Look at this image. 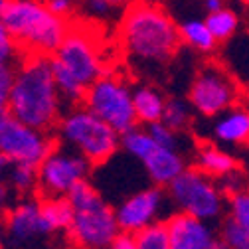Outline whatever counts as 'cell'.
<instances>
[{
    "label": "cell",
    "mask_w": 249,
    "mask_h": 249,
    "mask_svg": "<svg viewBox=\"0 0 249 249\" xmlns=\"http://www.w3.org/2000/svg\"><path fill=\"white\" fill-rule=\"evenodd\" d=\"M194 166L210 174L215 180H226L239 170V162L233 154L217 142H202L194 152Z\"/></svg>",
    "instance_id": "obj_17"
},
{
    "label": "cell",
    "mask_w": 249,
    "mask_h": 249,
    "mask_svg": "<svg viewBox=\"0 0 249 249\" xmlns=\"http://www.w3.org/2000/svg\"><path fill=\"white\" fill-rule=\"evenodd\" d=\"M14 77H16V64H0V115L8 113Z\"/></svg>",
    "instance_id": "obj_30"
},
{
    "label": "cell",
    "mask_w": 249,
    "mask_h": 249,
    "mask_svg": "<svg viewBox=\"0 0 249 249\" xmlns=\"http://www.w3.org/2000/svg\"><path fill=\"white\" fill-rule=\"evenodd\" d=\"M4 243H6V233H4L2 222H0V249H4Z\"/></svg>",
    "instance_id": "obj_38"
},
{
    "label": "cell",
    "mask_w": 249,
    "mask_h": 249,
    "mask_svg": "<svg viewBox=\"0 0 249 249\" xmlns=\"http://www.w3.org/2000/svg\"><path fill=\"white\" fill-rule=\"evenodd\" d=\"M228 44H230V50H233L235 55H237V59H235L237 68H233L230 71L231 73H237L235 77L249 79V34H241L239 32Z\"/></svg>",
    "instance_id": "obj_28"
},
{
    "label": "cell",
    "mask_w": 249,
    "mask_h": 249,
    "mask_svg": "<svg viewBox=\"0 0 249 249\" xmlns=\"http://www.w3.org/2000/svg\"><path fill=\"white\" fill-rule=\"evenodd\" d=\"M241 4H243V6H247V8H249V0H241Z\"/></svg>",
    "instance_id": "obj_39"
},
{
    "label": "cell",
    "mask_w": 249,
    "mask_h": 249,
    "mask_svg": "<svg viewBox=\"0 0 249 249\" xmlns=\"http://www.w3.org/2000/svg\"><path fill=\"white\" fill-rule=\"evenodd\" d=\"M133 101H135V113L139 119V124H150L162 121L166 97L164 93L152 83H139L133 87Z\"/></svg>",
    "instance_id": "obj_18"
},
{
    "label": "cell",
    "mask_w": 249,
    "mask_h": 249,
    "mask_svg": "<svg viewBox=\"0 0 249 249\" xmlns=\"http://www.w3.org/2000/svg\"><path fill=\"white\" fill-rule=\"evenodd\" d=\"M178 28H180L182 44L200 55H212L217 50V46H220V42L215 40V36L212 34V30L204 18L188 16L178 22Z\"/></svg>",
    "instance_id": "obj_19"
},
{
    "label": "cell",
    "mask_w": 249,
    "mask_h": 249,
    "mask_svg": "<svg viewBox=\"0 0 249 249\" xmlns=\"http://www.w3.org/2000/svg\"><path fill=\"white\" fill-rule=\"evenodd\" d=\"M164 224L170 237V249H210L220 237L213 222L200 220L184 212L170 213Z\"/></svg>",
    "instance_id": "obj_14"
},
{
    "label": "cell",
    "mask_w": 249,
    "mask_h": 249,
    "mask_svg": "<svg viewBox=\"0 0 249 249\" xmlns=\"http://www.w3.org/2000/svg\"><path fill=\"white\" fill-rule=\"evenodd\" d=\"M53 135L59 144L83 154L93 168L109 162L121 148V133L83 103L71 105L64 111Z\"/></svg>",
    "instance_id": "obj_6"
},
{
    "label": "cell",
    "mask_w": 249,
    "mask_h": 249,
    "mask_svg": "<svg viewBox=\"0 0 249 249\" xmlns=\"http://www.w3.org/2000/svg\"><path fill=\"white\" fill-rule=\"evenodd\" d=\"M44 2L53 14L61 18H75V0H44Z\"/></svg>",
    "instance_id": "obj_32"
},
{
    "label": "cell",
    "mask_w": 249,
    "mask_h": 249,
    "mask_svg": "<svg viewBox=\"0 0 249 249\" xmlns=\"http://www.w3.org/2000/svg\"><path fill=\"white\" fill-rule=\"evenodd\" d=\"M0 18L22 55H52L70 32L71 20L53 14L44 0H0Z\"/></svg>",
    "instance_id": "obj_4"
},
{
    "label": "cell",
    "mask_w": 249,
    "mask_h": 249,
    "mask_svg": "<svg viewBox=\"0 0 249 249\" xmlns=\"http://www.w3.org/2000/svg\"><path fill=\"white\" fill-rule=\"evenodd\" d=\"M204 20H206V24L212 30V34L215 36V40L220 44H228L233 36L239 34V28H241V20H239L237 12L233 8H230L228 4L220 10L208 12L204 16Z\"/></svg>",
    "instance_id": "obj_21"
},
{
    "label": "cell",
    "mask_w": 249,
    "mask_h": 249,
    "mask_svg": "<svg viewBox=\"0 0 249 249\" xmlns=\"http://www.w3.org/2000/svg\"><path fill=\"white\" fill-rule=\"evenodd\" d=\"M192 115H194V109L190 105L188 99H180V97H170L166 101V107H164V115H162V121L172 127L174 131L182 133L190 127L192 123Z\"/></svg>",
    "instance_id": "obj_24"
},
{
    "label": "cell",
    "mask_w": 249,
    "mask_h": 249,
    "mask_svg": "<svg viewBox=\"0 0 249 249\" xmlns=\"http://www.w3.org/2000/svg\"><path fill=\"white\" fill-rule=\"evenodd\" d=\"M68 198L73 208L68 237L75 249H107L121 235L115 208L89 180L79 182Z\"/></svg>",
    "instance_id": "obj_5"
},
{
    "label": "cell",
    "mask_w": 249,
    "mask_h": 249,
    "mask_svg": "<svg viewBox=\"0 0 249 249\" xmlns=\"http://www.w3.org/2000/svg\"><path fill=\"white\" fill-rule=\"evenodd\" d=\"M64 105L50 55L24 53L16 64L8 113L36 129L53 133L66 111Z\"/></svg>",
    "instance_id": "obj_3"
},
{
    "label": "cell",
    "mask_w": 249,
    "mask_h": 249,
    "mask_svg": "<svg viewBox=\"0 0 249 249\" xmlns=\"http://www.w3.org/2000/svg\"><path fill=\"white\" fill-rule=\"evenodd\" d=\"M55 144L57 139L53 133L36 129L12 113L0 115V154L8 160L40 166Z\"/></svg>",
    "instance_id": "obj_10"
},
{
    "label": "cell",
    "mask_w": 249,
    "mask_h": 249,
    "mask_svg": "<svg viewBox=\"0 0 249 249\" xmlns=\"http://www.w3.org/2000/svg\"><path fill=\"white\" fill-rule=\"evenodd\" d=\"M141 164L144 166L148 180L154 186H160V188L170 186V182L176 180V176H180L188 168L184 154L178 148H168V146H157Z\"/></svg>",
    "instance_id": "obj_15"
},
{
    "label": "cell",
    "mask_w": 249,
    "mask_h": 249,
    "mask_svg": "<svg viewBox=\"0 0 249 249\" xmlns=\"http://www.w3.org/2000/svg\"><path fill=\"white\" fill-rule=\"evenodd\" d=\"M12 160H8L4 154H0V180H8V174H10V168H12Z\"/></svg>",
    "instance_id": "obj_36"
},
{
    "label": "cell",
    "mask_w": 249,
    "mask_h": 249,
    "mask_svg": "<svg viewBox=\"0 0 249 249\" xmlns=\"http://www.w3.org/2000/svg\"><path fill=\"white\" fill-rule=\"evenodd\" d=\"M217 231L230 249H249V230L235 224L231 217L226 215L217 226Z\"/></svg>",
    "instance_id": "obj_27"
},
{
    "label": "cell",
    "mask_w": 249,
    "mask_h": 249,
    "mask_svg": "<svg viewBox=\"0 0 249 249\" xmlns=\"http://www.w3.org/2000/svg\"><path fill=\"white\" fill-rule=\"evenodd\" d=\"M170 204L184 213L206 222H222V215L228 212V192L220 180L212 178L196 166H188L176 180L166 186Z\"/></svg>",
    "instance_id": "obj_7"
},
{
    "label": "cell",
    "mask_w": 249,
    "mask_h": 249,
    "mask_svg": "<svg viewBox=\"0 0 249 249\" xmlns=\"http://www.w3.org/2000/svg\"><path fill=\"white\" fill-rule=\"evenodd\" d=\"M2 226L6 233V241L14 249H26L52 235L44 222L42 198L38 194L26 196L20 202H16L2 215Z\"/></svg>",
    "instance_id": "obj_12"
},
{
    "label": "cell",
    "mask_w": 249,
    "mask_h": 249,
    "mask_svg": "<svg viewBox=\"0 0 249 249\" xmlns=\"http://www.w3.org/2000/svg\"><path fill=\"white\" fill-rule=\"evenodd\" d=\"M137 249H170V237L164 222H157L135 233Z\"/></svg>",
    "instance_id": "obj_25"
},
{
    "label": "cell",
    "mask_w": 249,
    "mask_h": 249,
    "mask_svg": "<svg viewBox=\"0 0 249 249\" xmlns=\"http://www.w3.org/2000/svg\"><path fill=\"white\" fill-rule=\"evenodd\" d=\"M166 202H170L166 188H160V186H154V184L131 194L129 198H124L115 208L121 233L135 235L141 230L160 222Z\"/></svg>",
    "instance_id": "obj_13"
},
{
    "label": "cell",
    "mask_w": 249,
    "mask_h": 249,
    "mask_svg": "<svg viewBox=\"0 0 249 249\" xmlns=\"http://www.w3.org/2000/svg\"><path fill=\"white\" fill-rule=\"evenodd\" d=\"M107 249H137V247H135V235H131V233H121Z\"/></svg>",
    "instance_id": "obj_34"
},
{
    "label": "cell",
    "mask_w": 249,
    "mask_h": 249,
    "mask_svg": "<svg viewBox=\"0 0 249 249\" xmlns=\"http://www.w3.org/2000/svg\"><path fill=\"white\" fill-rule=\"evenodd\" d=\"M157 146H159L157 141L150 137V133L144 124H137V127H133L131 131L121 135V148L127 152L131 159H135L139 162H142Z\"/></svg>",
    "instance_id": "obj_22"
},
{
    "label": "cell",
    "mask_w": 249,
    "mask_h": 249,
    "mask_svg": "<svg viewBox=\"0 0 249 249\" xmlns=\"http://www.w3.org/2000/svg\"><path fill=\"white\" fill-rule=\"evenodd\" d=\"M210 249H230V247H228V245H226V241H224V239H222V237H217V239H215V241H213V245H212V247H210Z\"/></svg>",
    "instance_id": "obj_37"
},
{
    "label": "cell",
    "mask_w": 249,
    "mask_h": 249,
    "mask_svg": "<svg viewBox=\"0 0 249 249\" xmlns=\"http://www.w3.org/2000/svg\"><path fill=\"white\" fill-rule=\"evenodd\" d=\"M16 198H18V194L12 188V184L8 180H0V217H2L16 204L14 202Z\"/></svg>",
    "instance_id": "obj_33"
},
{
    "label": "cell",
    "mask_w": 249,
    "mask_h": 249,
    "mask_svg": "<svg viewBox=\"0 0 249 249\" xmlns=\"http://www.w3.org/2000/svg\"><path fill=\"white\" fill-rule=\"evenodd\" d=\"M8 182L12 184L16 194L22 198L38 194V166L14 162L8 174Z\"/></svg>",
    "instance_id": "obj_23"
},
{
    "label": "cell",
    "mask_w": 249,
    "mask_h": 249,
    "mask_svg": "<svg viewBox=\"0 0 249 249\" xmlns=\"http://www.w3.org/2000/svg\"><path fill=\"white\" fill-rule=\"evenodd\" d=\"M186 99L190 101L196 115L204 119H215L217 115L237 105L239 87L224 64L206 61L196 71Z\"/></svg>",
    "instance_id": "obj_9"
},
{
    "label": "cell",
    "mask_w": 249,
    "mask_h": 249,
    "mask_svg": "<svg viewBox=\"0 0 249 249\" xmlns=\"http://www.w3.org/2000/svg\"><path fill=\"white\" fill-rule=\"evenodd\" d=\"M93 164L77 150L55 144L38 166V196H68L75 186L89 178Z\"/></svg>",
    "instance_id": "obj_11"
},
{
    "label": "cell",
    "mask_w": 249,
    "mask_h": 249,
    "mask_svg": "<svg viewBox=\"0 0 249 249\" xmlns=\"http://www.w3.org/2000/svg\"><path fill=\"white\" fill-rule=\"evenodd\" d=\"M83 105L109 123L121 135L139 124L133 101V85L127 75L119 73L113 68L87 89Z\"/></svg>",
    "instance_id": "obj_8"
},
{
    "label": "cell",
    "mask_w": 249,
    "mask_h": 249,
    "mask_svg": "<svg viewBox=\"0 0 249 249\" xmlns=\"http://www.w3.org/2000/svg\"><path fill=\"white\" fill-rule=\"evenodd\" d=\"M20 57H22V52L16 40L12 38L4 20L0 18V64H18Z\"/></svg>",
    "instance_id": "obj_29"
},
{
    "label": "cell",
    "mask_w": 249,
    "mask_h": 249,
    "mask_svg": "<svg viewBox=\"0 0 249 249\" xmlns=\"http://www.w3.org/2000/svg\"><path fill=\"white\" fill-rule=\"evenodd\" d=\"M115 44L127 61L144 71L164 70L184 46L172 10L152 0H131L119 16Z\"/></svg>",
    "instance_id": "obj_1"
},
{
    "label": "cell",
    "mask_w": 249,
    "mask_h": 249,
    "mask_svg": "<svg viewBox=\"0 0 249 249\" xmlns=\"http://www.w3.org/2000/svg\"><path fill=\"white\" fill-rule=\"evenodd\" d=\"M42 198V215L44 222L48 226V231L52 235L61 233L70 230L71 226V217H73V208L68 196H53V198Z\"/></svg>",
    "instance_id": "obj_20"
},
{
    "label": "cell",
    "mask_w": 249,
    "mask_h": 249,
    "mask_svg": "<svg viewBox=\"0 0 249 249\" xmlns=\"http://www.w3.org/2000/svg\"><path fill=\"white\" fill-rule=\"evenodd\" d=\"M202 4V12H213V10H220L226 6V0H200Z\"/></svg>",
    "instance_id": "obj_35"
},
{
    "label": "cell",
    "mask_w": 249,
    "mask_h": 249,
    "mask_svg": "<svg viewBox=\"0 0 249 249\" xmlns=\"http://www.w3.org/2000/svg\"><path fill=\"white\" fill-rule=\"evenodd\" d=\"M50 59L59 93L70 107L83 103L87 89L113 68L97 26L79 18H71L68 36Z\"/></svg>",
    "instance_id": "obj_2"
},
{
    "label": "cell",
    "mask_w": 249,
    "mask_h": 249,
    "mask_svg": "<svg viewBox=\"0 0 249 249\" xmlns=\"http://www.w3.org/2000/svg\"><path fill=\"white\" fill-rule=\"evenodd\" d=\"M146 129L150 133V137L157 141L159 146H168V148H178V131H174L172 127L164 121H157V123H150L146 124Z\"/></svg>",
    "instance_id": "obj_31"
},
{
    "label": "cell",
    "mask_w": 249,
    "mask_h": 249,
    "mask_svg": "<svg viewBox=\"0 0 249 249\" xmlns=\"http://www.w3.org/2000/svg\"><path fill=\"white\" fill-rule=\"evenodd\" d=\"M212 137L217 144L226 146L249 144V109L233 105L226 113L217 115L212 124Z\"/></svg>",
    "instance_id": "obj_16"
},
{
    "label": "cell",
    "mask_w": 249,
    "mask_h": 249,
    "mask_svg": "<svg viewBox=\"0 0 249 249\" xmlns=\"http://www.w3.org/2000/svg\"><path fill=\"white\" fill-rule=\"evenodd\" d=\"M228 217L235 224H239L241 228L249 230V188L243 186V188L228 194Z\"/></svg>",
    "instance_id": "obj_26"
}]
</instances>
